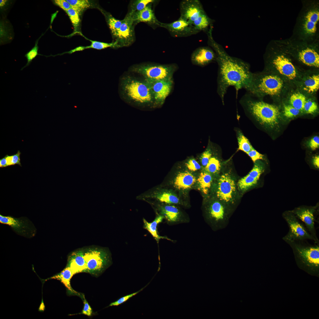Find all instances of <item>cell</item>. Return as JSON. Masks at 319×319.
Returning <instances> with one entry per match:
<instances>
[{
	"label": "cell",
	"instance_id": "7c38bea8",
	"mask_svg": "<svg viewBox=\"0 0 319 319\" xmlns=\"http://www.w3.org/2000/svg\"><path fill=\"white\" fill-rule=\"evenodd\" d=\"M235 181L227 173L222 175L219 179L216 192L217 197L221 201L227 204L231 203L235 193Z\"/></svg>",
	"mask_w": 319,
	"mask_h": 319
},
{
	"label": "cell",
	"instance_id": "4fadbf2b",
	"mask_svg": "<svg viewBox=\"0 0 319 319\" xmlns=\"http://www.w3.org/2000/svg\"><path fill=\"white\" fill-rule=\"evenodd\" d=\"M160 27L167 29L175 37H186L198 32L192 24L180 17L171 23H161Z\"/></svg>",
	"mask_w": 319,
	"mask_h": 319
},
{
	"label": "cell",
	"instance_id": "ee69618b",
	"mask_svg": "<svg viewBox=\"0 0 319 319\" xmlns=\"http://www.w3.org/2000/svg\"><path fill=\"white\" fill-rule=\"evenodd\" d=\"M20 152L18 150L17 153L13 155H6L7 166L15 164H18L21 166L20 158Z\"/></svg>",
	"mask_w": 319,
	"mask_h": 319
},
{
	"label": "cell",
	"instance_id": "7dc6e473",
	"mask_svg": "<svg viewBox=\"0 0 319 319\" xmlns=\"http://www.w3.org/2000/svg\"><path fill=\"white\" fill-rule=\"evenodd\" d=\"M186 166L188 170L192 171H196L201 168L200 164L194 159H190L186 163Z\"/></svg>",
	"mask_w": 319,
	"mask_h": 319
},
{
	"label": "cell",
	"instance_id": "2e32d148",
	"mask_svg": "<svg viewBox=\"0 0 319 319\" xmlns=\"http://www.w3.org/2000/svg\"><path fill=\"white\" fill-rule=\"evenodd\" d=\"M159 210L160 214L165 218L168 224L174 225L188 223L190 220L180 209L175 205L165 204L160 205Z\"/></svg>",
	"mask_w": 319,
	"mask_h": 319
},
{
	"label": "cell",
	"instance_id": "11a10c76",
	"mask_svg": "<svg viewBox=\"0 0 319 319\" xmlns=\"http://www.w3.org/2000/svg\"><path fill=\"white\" fill-rule=\"evenodd\" d=\"M7 1L6 0H0V6L1 8L3 7L6 5Z\"/></svg>",
	"mask_w": 319,
	"mask_h": 319
},
{
	"label": "cell",
	"instance_id": "83f0119b",
	"mask_svg": "<svg viewBox=\"0 0 319 319\" xmlns=\"http://www.w3.org/2000/svg\"><path fill=\"white\" fill-rule=\"evenodd\" d=\"M212 181V177L211 174L206 171L201 172L197 179L200 189L205 194L208 193Z\"/></svg>",
	"mask_w": 319,
	"mask_h": 319
},
{
	"label": "cell",
	"instance_id": "277c9868",
	"mask_svg": "<svg viewBox=\"0 0 319 319\" xmlns=\"http://www.w3.org/2000/svg\"><path fill=\"white\" fill-rule=\"evenodd\" d=\"M305 240H294L286 242L292 248L300 263L312 269L319 266V244L309 243Z\"/></svg>",
	"mask_w": 319,
	"mask_h": 319
},
{
	"label": "cell",
	"instance_id": "681fc988",
	"mask_svg": "<svg viewBox=\"0 0 319 319\" xmlns=\"http://www.w3.org/2000/svg\"><path fill=\"white\" fill-rule=\"evenodd\" d=\"M54 2L56 5L65 11L71 8V5L66 0H55Z\"/></svg>",
	"mask_w": 319,
	"mask_h": 319
},
{
	"label": "cell",
	"instance_id": "1f68e13d",
	"mask_svg": "<svg viewBox=\"0 0 319 319\" xmlns=\"http://www.w3.org/2000/svg\"><path fill=\"white\" fill-rule=\"evenodd\" d=\"M91 42V44L89 46H80L77 48V51H82L85 49L89 48H92L98 50H101L105 49L108 47H117V43L115 41L114 42L108 43L100 42L99 41L90 40Z\"/></svg>",
	"mask_w": 319,
	"mask_h": 319
},
{
	"label": "cell",
	"instance_id": "f907efd6",
	"mask_svg": "<svg viewBox=\"0 0 319 319\" xmlns=\"http://www.w3.org/2000/svg\"><path fill=\"white\" fill-rule=\"evenodd\" d=\"M83 297L84 305L81 314L89 316H91L92 312V308L86 300L84 295H83Z\"/></svg>",
	"mask_w": 319,
	"mask_h": 319
},
{
	"label": "cell",
	"instance_id": "f1b7e54d",
	"mask_svg": "<svg viewBox=\"0 0 319 319\" xmlns=\"http://www.w3.org/2000/svg\"><path fill=\"white\" fill-rule=\"evenodd\" d=\"M319 88V75L310 76L304 82L303 89L307 93H312L315 92Z\"/></svg>",
	"mask_w": 319,
	"mask_h": 319
},
{
	"label": "cell",
	"instance_id": "ac0fdd59",
	"mask_svg": "<svg viewBox=\"0 0 319 319\" xmlns=\"http://www.w3.org/2000/svg\"><path fill=\"white\" fill-rule=\"evenodd\" d=\"M216 54L211 49L207 47H202L193 51L191 58L193 64L204 66L216 60Z\"/></svg>",
	"mask_w": 319,
	"mask_h": 319
},
{
	"label": "cell",
	"instance_id": "f5cc1de1",
	"mask_svg": "<svg viewBox=\"0 0 319 319\" xmlns=\"http://www.w3.org/2000/svg\"><path fill=\"white\" fill-rule=\"evenodd\" d=\"M313 162L314 166L317 168H319V155L315 156L314 157L313 159Z\"/></svg>",
	"mask_w": 319,
	"mask_h": 319
},
{
	"label": "cell",
	"instance_id": "603a6c76",
	"mask_svg": "<svg viewBox=\"0 0 319 319\" xmlns=\"http://www.w3.org/2000/svg\"><path fill=\"white\" fill-rule=\"evenodd\" d=\"M299 59L305 65L318 68L319 55L313 49L307 47L300 50L298 53Z\"/></svg>",
	"mask_w": 319,
	"mask_h": 319
},
{
	"label": "cell",
	"instance_id": "f35d334b",
	"mask_svg": "<svg viewBox=\"0 0 319 319\" xmlns=\"http://www.w3.org/2000/svg\"><path fill=\"white\" fill-rule=\"evenodd\" d=\"M255 163L253 169L248 174L258 180L261 175L264 171V167L261 162H255Z\"/></svg>",
	"mask_w": 319,
	"mask_h": 319
},
{
	"label": "cell",
	"instance_id": "8d00e7d4",
	"mask_svg": "<svg viewBox=\"0 0 319 319\" xmlns=\"http://www.w3.org/2000/svg\"><path fill=\"white\" fill-rule=\"evenodd\" d=\"M0 222L11 226L16 230H19L23 226L22 223L11 217L0 215Z\"/></svg>",
	"mask_w": 319,
	"mask_h": 319
},
{
	"label": "cell",
	"instance_id": "d4e9b609",
	"mask_svg": "<svg viewBox=\"0 0 319 319\" xmlns=\"http://www.w3.org/2000/svg\"><path fill=\"white\" fill-rule=\"evenodd\" d=\"M164 219V217L160 214L157 216L154 220L151 222H149L145 219H143L144 227L149 232L157 242L161 239H165L173 242V240L167 237L159 235L157 233V225L162 222Z\"/></svg>",
	"mask_w": 319,
	"mask_h": 319
},
{
	"label": "cell",
	"instance_id": "bcb514c9",
	"mask_svg": "<svg viewBox=\"0 0 319 319\" xmlns=\"http://www.w3.org/2000/svg\"><path fill=\"white\" fill-rule=\"evenodd\" d=\"M146 287V286L142 288V289H141L140 290H139L137 292L129 294V295H127L117 300L110 303L109 305V306H117L121 304L126 302L131 297L136 294L142 290Z\"/></svg>",
	"mask_w": 319,
	"mask_h": 319
},
{
	"label": "cell",
	"instance_id": "f6af8a7d",
	"mask_svg": "<svg viewBox=\"0 0 319 319\" xmlns=\"http://www.w3.org/2000/svg\"><path fill=\"white\" fill-rule=\"evenodd\" d=\"M211 156L212 152L209 148H207L203 152L200 158V161L203 166L205 167L206 165Z\"/></svg>",
	"mask_w": 319,
	"mask_h": 319
},
{
	"label": "cell",
	"instance_id": "8fae6325",
	"mask_svg": "<svg viewBox=\"0 0 319 319\" xmlns=\"http://www.w3.org/2000/svg\"><path fill=\"white\" fill-rule=\"evenodd\" d=\"M135 25L131 14L129 12L122 20V22L116 37L117 48L128 46L135 39Z\"/></svg>",
	"mask_w": 319,
	"mask_h": 319
},
{
	"label": "cell",
	"instance_id": "db71d44e",
	"mask_svg": "<svg viewBox=\"0 0 319 319\" xmlns=\"http://www.w3.org/2000/svg\"><path fill=\"white\" fill-rule=\"evenodd\" d=\"M7 166L6 162V157H5L0 159V167H3Z\"/></svg>",
	"mask_w": 319,
	"mask_h": 319
},
{
	"label": "cell",
	"instance_id": "7402d4cb",
	"mask_svg": "<svg viewBox=\"0 0 319 319\" xmlns=\"http://www.w3.org/2000/svg\"><path fill=\"white\" fill-rule=\"evenodd\" d=\"M67 266L70 268L74 274L85 272L86 265L84 253L77 252L72 254L69 257Z\"/></svg>",
	"mask_w": 319,
	"mask_h": 319
},
{
	"label": "cell",
	"instance_id": "8992f818",
	"mask_svg": "<svg viewBox=\"0 0 319 319\" xmlns=\"http://www.w3.org/2000/svg\"><path fill=\"white\" fill-rule=\"evenodd\" d=\"M253 84L255 94L259 96L277 95L283 87V82L279 77L266 74H253Z\"/></svg>",
	"mask_w": 319,
	"mask_h": 319
},
{
	"label": "cell",
	"instance_id": "52a82bcc",
	"mask_svg": "<svg viewBox=\"0 0 319 319\" xmlns=\"http://www.w3.org/2000/svg\"><path fill=\"white\" fill-rule=\"evenodd\" d=\"M206 222L214 231L225 228L229 223L225 208L220 202L214 201L209 203L205 209Z\"/></svg>",
	"mask_w": 319,
	"mask_h": 319
},
{
	"label": "cell",
	"instance_id": "ba28073f",
	"mask_svg": "<svg viewBox=\"0 0 319 319\" xmlns=\"http://www.w3.org/2000/svg\"><path fill=\"white\" fill-rule=\"evenodd\" d=\"M287 223L289 231L283 239L286 242L294 240H312L317 243L307 230L299 220L292 211H286L282 214Z\"/></svg>",
	"mask_w": 319,
	"mask_h": 319
},
{
	"label": "cell",
	"instance_id": "e575fe53",
	"mask_svg": "<svg viewBox=\"0 0 319 319\" xmlns=\"http://www.w3.org/2000/svg\"><path fill=\"white\" fill-rule=\"evenodd\" d=\"M107 15V21L109 27L113 35L116 37L122 20L116 19L110 14Z\"/></svg>",
	"mask_w": 319,
	"mask_h": 319
},
{
	"label": "cell",
	"instance_id": "7a4b0ae2",
	"mask_svg": "<svg viewBox=\"0 0 319 319\" xmlns=\"http://www.w3.org/2000/svg\"><path fill=\"white\" fill-rule=\"evenodd\" d=\"M120 90L123 99L132 106L144 109L155 106L150 89L144 80L123 76L120 80Z\"/></svg>",
	"mask_w": 319,
	"mask_h": 319
},
{
	"label": "cell",
	"instance_id": "5bb4252c",
	"mask_svg": "<svg viewBox=\"0 0 319 319\" xmlns=\"http://www.w3.org/2000/svg\"><path fill=\"white\" fill-rule=\"evenodd\" d=\"M180 17L192 24L201 14L205 12L198 0H185L180 5Z\"/></svg>",
	"mask_w": 319,
	"mask_h": 319
},
{
	"label": "cell",
	"instance_id": "f546056e",
	"mask_svg": "<svg viewBox=\"0 0 319 319\" xmlns=\"http://www.w3.org/2000/svg\"><path fill=\"white\" fill-rule=\"evenodd\" d=\"M306 97L303 94L300 92L295 93L291 96L289 101L291 105L300 110H303Z\"/></svg>",
	"mask_w": 319,
	"mask_h": 319
},
{
	"label": "cell",
	"instance_id": "d6a6232c",
	"mask_svg": "<svg viewBox=\"0 0 319 319\" xmlns=\"http://www.w3.org/2000/svg\"><path fill=\"white\" fill-rule=\"evenodd\" d=\"M258 180L248 174L240 180L237 183L238 188L245 191L256 185Z\"/></svg>",
	"mask_w": 319,
	"mask_h": 319
},
{
	"label": "cell",
	"instance_id": "484cf974",
	"mask_svg": "<svg viewBox=\"0 0 319 319\" xmlns=\"http://www.w3.org/2000/svg\"><path fill=\"white\" fill-rule=\"evenodd\" d=\"M74 275L70 268L67 266L60 273L50 279H55L60 281L71 292L77 293V292L72 288L70 284L71 279Z\"/></svg>",
	"mask_w": 319,
	"mask_h": 319
},
{
	"label": "cell",
	"instance_id": "5b68a950",
	"mask_svg": "<svg viewBox=\"0 0 319 319\" xmlns=\"http://www.w3.org/2000/svg\"><path fill=\"white\" fill-rule=\"evenodd\" d=\"M177 66L175 64H143L132 66L130 71L141 75L144 80H160L172 79Z\"/></svg>",
	"mask_w": 319,
	"mask_h": 319
},
{
	"label": "cell",
	"instance_id": "836d02e7",
	"mask_svg": "<svg viewBox=\"0 0 319 319\" xmlns=\"http://www.w3.org/2000/svg\"><path fill=\"white\" fill-rule=\"evenodd\" d=\"M238 148L240 150L247 154L254 149L248 139L240 131L238 133L237 137Z\"/></svg>",
	"mask_w": 319,
	"mask_h": 319
},
{
	"label": "cell",
	"instance_id": "3957f363",
	"mask_svg": "<svg viewBox=\"0 0 319 319\" xmlns=\"http://www.w3.org/2000/svg\"><path fill=\"white\" fill-rule=\"evenodd\" d=\"M241 101L248 111L261 125L273 128L277 126L280 118V112L277 106L262 101H255L250 95L246 94Z\"/></svg>",
	"mask_w": 319,
	"mask_h": 319
},
{
	"label": "cell",
	"instance_id": "9a60e30c",
	"mask_svg": "<svg viewBox=\"0 0 319 319\" xmlns=\"http://www.w3.org/2000/svg\"><path fill=\"white\" fill-rule=\"evenodd\" d=\"M316 206L300 207L295 208L292 211L297 217L304 223L309 233L316 242L319 243L314 226V213L316 211Z\"/></svg>",
	"mask_w": 319,
	"mask_h": 319
},
{
	"label": "cell",
	"instance_id": "4dcf8cb0",
	"mask_svg": "<svg viewBox=\"0 0 319 319\" xmlns=\"http://www.w3.org/2000/svg\"><path fill=\"white\" fill-rule=\"evenodd\" d=\"M72 8L80 15L84 10L91 6V3L87 0H66Z\"/></svg>",
	"mask_w": 319,
	"mask_h": 319
},
{
	"label": "cell",
	"instance_id": "d6986e66",
	"mask_svg": "<svg viewBox=\"0 0 319 319\" xmlns=\"http://www.w3.org/2000/svg\"><path fill=\"white\" fill-rule=\"evenodd\" d=\"M302 23V30L305 35H313L317 30V25L319 19V11L318 8L309 10L305 14Z\"/></svg>",
	"mask_w": 319,
	"mask_h": 319
},
{
	"label": "cell",
	"instance_id": "d590c367",
	"mask_svg": "<svg viewBox=\"0 0 319 319\" xmlns=\"http://www.w3.org/2000/svg\"><path fill=\"white\" fill-rule=\"evenodd\" d=\"M221 167L219 160L214 157H211L208 163L205 167L206 172L210 174H216L219 172Z\"/></svg>",
	"mask_w": 319,
	"mask_h": 319
},
{
	"label": "cell",
	"instance_id": "c3c4849f",
	"mask_svg": "<svg viewBox=\"0 0 319 319\" xmlns=\"http://www.w3.org/2000/svg\"><path fill=\"white\" fill-rule=\"evenodd\" d=\"M247 154L251 158L254 162L259 160H263V155L254 149H252Z\"/></svg>",
	"mask_w": 319,
	"mask_h": 319
},
{
	"label": "cell",
	"instance_id": "cb8c5ba5",
	"mask_svg": "<svg viewBox=\"0 0 319 319\" xmlns=\"http://www.w3.org/2000/svg\"><path fill=\"white\" fill-rule=\"evenodd\" d=\"M160 202L173 205H183L184 203L174 193L168 190L156 191L149 196Z\"/></svg>",
	"mask_w": 319,
	"mask_h": 319
},
{
	"label": "cell",
	"instance_id": "60d3db41",
	"mask_svg": "<svg viewBox=\"0 0 319 319\" xmlns=\"http://www.w3.org/2000/svg\"><path fill=\"white\" fill-rule=\"evenodd\" d=\"M38 40L36 41L35 46L25 55V57L27 59V62L26 64L21 69L22 70L25 67L29 66L32 60L35 59L37 56L39 54L38 53Z\"/></svg>",
	"mask_w": 319,
	"mask_h": 319
},
{
	"label": "cell",
	"instance_id": "7bdbcfd3",
	"mask_svg": "<svg viewBox=\"0 0 319 319\" xmlns=\"http://www.w3.org/2000/svg\"><path fill=\"white\" fill-rule=\"evenodd\" d=\"M318 109V105L315 102L310 100H306L303 108L306 113L312 114L316 112Z\"/></svg>",
	"mask_w": 319,
	"mask_h": 319
},
{
	"label": "cell",
	"instance_id": "ab89813d",
	"mask_svg": "<svg viewBox=\"0 0 319 319\" xmlns=\"http://www.w3.org/2000/svg\"><path fill=\"white\" fill-rule=\"evenodd\" d=\"M65 12L69 16L74 29L76 30L80 22L79 14L72 8H70Z\"/></svg>",
	"mask_w": 319,
	"mask_h": 319
},
{
	"label": "cell",
	"instance_id": "ffe728a7",
	"mask_svg": "<svg viewBox=\"0 0 319 319\" xmlns=\"http://www.w3.org/2000/svg\"><path fill=\"white\" fill-rule=\"evenodd\" d=\"M152 3L147 5L141 11L135 12L130 11L135 25L143 22L151 25L160 27L162 22L156 18L152 7Z\"/></svg>",
	"mask_w": 319,
	"mask_h": 319
},
{
	"label": "cell",
	"instance_id": "30bf717a",
	"mask_svg": "<svg viewBox=\"0 0 319 319\" xmlns=\"http://www.w3.org/2000/svg\"><path fill=\"white\" fill-rule=\"evenodd\" d=\"M144 81L150 89L155 106L162 105L172 90L173 85V79L160 80H144Z\"/></svg>",
	"mask_w": 319,
	"mask_h": 319
},
{
	"label": "cell",
	"instance_id": "816d5d0a",
	"mask_svg": "<svg viewBox=\"0 0 319 319\" xmlns=\"http://www.w3.org/2000/svg\"><path fill=\"white\" fill-rule=\"evenodd\" d=\"M309 146L313 150H315L319 148V137L316 136L313 138L310 141Z\"/></svg>",
	"mask_w": 319,
	"mask_h": 319
},
{
	"label": "cell",
	"instance_id": "44dd1931",
	"mask_svg": "<svg viewBox=\"0 0 319 319\" xmlns=\"http://www.w3.org/2000/svg\"><path fill=\"white\" fill-rule=\"evenodd\" d=\"M197 181L195 177L187 171L178 173L175 177L174 184L179 190H187L191 188Z\"/></svg>",
	"mask_w": 319,
	"mask_h": 319
},
{
	"label": "cell",
	"instance_id": "9c48e42d",
	"mask_svg": "<svg viewBox=\"0 0 319 319\" xmlns=\"http://www.w3.org/2000/svg\"><path fill=\"white\" fill-rule=\"evenodd\" d=\"M84 253L86 265V272L97 275L105 269L108 262V256L105 253L95 250Z\"/></svg>",
	"mask_w": 319,
	"mask_h": 319
},
{
	"label": "cell",
	"instance_id": "74e56055",
	"mask_svg": "<svg viewBox=\"0 0 319 319\" xmlns=\"http://www.w3.org/2000/svg\"><path fill=\"white\" fill-rule=\"evenodd\" d=\"M154 1L153 0H137L132 1L130 3V11L135 12L141 11L149 4Z\"/></svg>",
	"mask_w": 319,
	"mask_h": 319
},
{
	"label": "cell",
	"instance_id": "e0dca14e",
	"mask_svg": "<svg viewBox=\"0 0 319 319\" xmlns=\"http://www.w3.org/2000/svg\"><path fill=\"white\" fill-rule=\"evenodd\" d=\"M273 64L278 71L290 79H294L297 76V72L290 60L283 54H279L274 57Z\"/></svg>",
	"mask_w": 319,
	"mask_h": 319
},
{
	"label": "cell",
	"instance_id": "b9f144b4",
	"mask_svg": "<svg viewBox=\"0 0 319 319\" xmlns=\"http://www.w3.org/2000/svg\"><path fill=\"white\" fill-rule=\"evenodd\" d=\"M300 111L291 105H284V114L288 118L295 117L300 113Z\"/></svg>",
	"mask_w": 319,
	"mask_h": 319
},
{
	"label": "cell",
	"instance_id": "4316f807",
	"mask_svg": "<svg viewBox=\"0 0 319 319\" xmlns=\"http://www.w3.org/2000/svg\"><path fill=\"white\" fill-rule=\"evenodd\" d=\"M213 20L210 18L205 12L200 15L193 23L192 25L198 32L205 31L212 25Z\"/></svg>",
	"mask_w": 319,
	"mask_h": 319
},
{
	"label": "cell",
	"instance_id": "6da1fadb",
	"mask_svg": "<svg viewBox=\"0 0 319 319\" xmlns=\"http://www.w3.org/2000/svg\"><path fill=\"white\" fill-rule=\"evenodd\" d=\"M209 45L215 51L218 65L217 92L224 104L228 88L234 86L237 91L244 88L254 94L253 74L249 64L242 60L230 56L214 40L212 31L207 33Z\"/></svg>",
	"mask_w": 319,
	"mask_h": 319
}]
</instances>
